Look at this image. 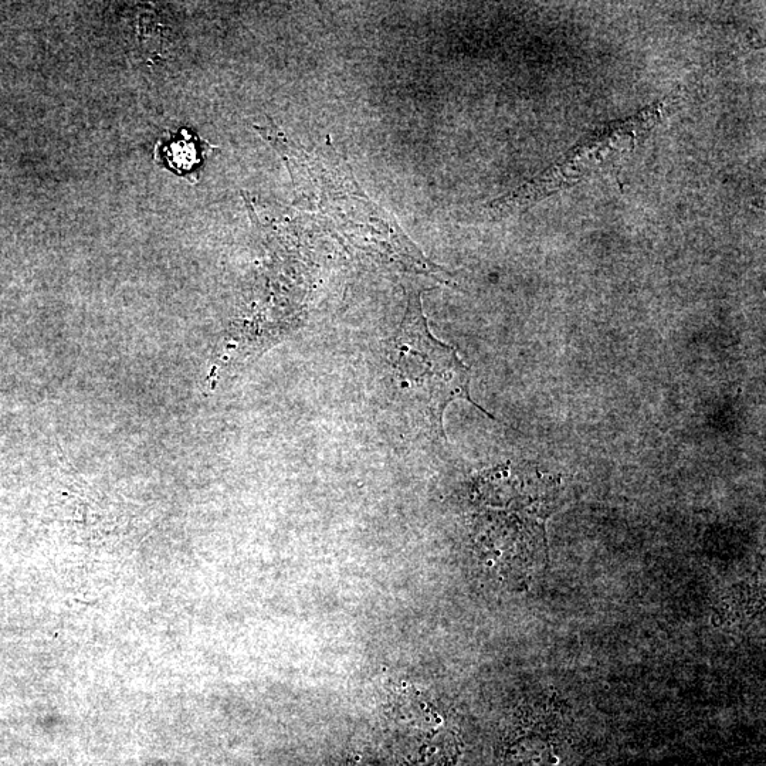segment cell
Listing matches in <instances>:
<instances>
[{"label":"cell","mask_w":766,"mask_h":766,"mask_svg":"<svg viewBox=\"0 0 766 766\" xmlns=\"http://www.w3.org/2000/svg\"><path fill=\"white\" fill-rule=\"evenodd\" d=\"M392 382L399 399L444 437L443 415L454 401H467L493 418L471 399V372L456 349L436 340L423 314L420 291L410 288L401 327L388 344Z\"/></svg>","instance_id":"cell-1"},{"label":"cell","mask_w":766,"mask_h":766,"mask_svg":"<svg viewBox=\"0 0 766 766\" xmlns=\"http://www.w3.org/2000/svg\"><path fill=\"white\" fill-rule=\"evenodd\" d=\"M673 100L662 101L640 111L626 121L612 122L588 135L581 145H576L558 164L542 172L538 178L525 183L518 191L510 193L491 208L497 213L513 212L528 208L545 196L574 186L606 166H612L636 148L639 135L656 127Z\"/></svg>","instance_id":"cell-2"},{"label":"cell","mask_w":766,"mask_h":766,"mask_svg":"<svg viewBox=\"0 0 766 766\" xmlns=\"http://www.w3.org/2000/svg\"><path fill=\"white\" fill-rule=\"evenodd\" d=\"M198 142L196 141H174V144L164 147L166 151L178 152V155H164L166 157V164L169 168H174L178 174L185 175L193 171L201 162L199 157Z\"/></svg>","instance_id":"cell-3"}]
</instances>
